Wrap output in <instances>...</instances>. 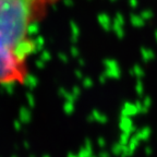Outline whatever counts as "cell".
<instances>
[{"label":"cell","instance_id":"obj_1","mask_svg":"<svg viewBox=\"0 0 157 157\" xmlns=\"http://www.w3.org/2000/svg\"><path fill=\"white\" fill-rule=\"evenodd\" d=\"M54 0H0V84L23 83L33 52L32 27Z\"/></svg>","mask_w":157,"mask_h":157}]
</instances>
